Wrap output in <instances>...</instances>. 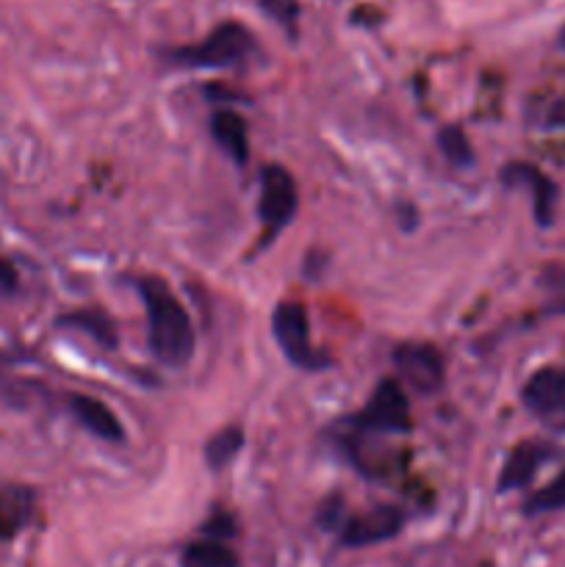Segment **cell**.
Wrapping results in <instances>:
<instances>
[{"label": "cell", "instance_id": "obj_19", "mask_svg": "<svg viewBox=\"0 0 565 567\" xmlns=\"http://www.w3.org/2000/svg\"><path fill=\"white\" fill-rule=\"evenodd\" d=\"M258 3L282 25H294L297 20V0H258Z\"/></svg>", "mask_w": 565, "mask_h": 567}, {"label": "cell", "instance_id": "obj_21", "mask_svg": "<svg viewBox=\"0 0 565 567\" xmlns=\"http://www.w3.org/2000/svg\"><path fill=\"white\" fill-rule=\"evenodd\" d=\"M17 286V271L14 266L9 264V260L0 258V288H6V291H11V288Z\"/></svg>", "mask_w": 565, "mask_h": 567}, {"label": "cell", "instance_id": "obj_3", "mask_svg": "<svg viewBox=\"0 0 565 567\" xmlns=\"http://www.w3.org/2000/svg\"><path fill=\"white\" fill-rule=\"evenodd\" d=\"M271 330L282 354L299 369H325V354H319L310 343L308 313L299 302H280L271 316Z\"/></svg>", "mask_w": 565, "mask_h": 567}, {"label": "cell", "instance_id": "obj_6", "mask_svg": "<svg viewBox=\"0 0 565 567\" xmlns=\"http://www.w3.org/2000/svg\"><path fill=\"white\" fill-rule=\"evenodd\" d=\"M297 183L288 175V169L282 166H266L264 175H260V203L258 214L269 230H280L297 214Z\"/></svg>", "mask_w": 565, "mask_h": 567}, {"label": "cell", "instance_id": "obj_22", "mask_svg": "<svg viewBox=\"0 0 565 567\" xmlns=\"http://www.w3.org/2000/svg\"><path fill=\"white\" fill-rule=\"evenodd\" d=\"M559 48L565 50V25H563V31H559Z\"/></svg>", "mask_w": 565, "mask_h": 567}, {"label": "cell", "instance_id": "obj_9", "mask_svg": "<svg viewBox=\"0 0 565 567\" xmlns=\"http://www.w3.org/2000/svg\"><path fill=\"white\" fill-rule=\"evenodd\" d=\"M70 410L72 415H75L78 424H81L83 430L92 432V435L103 437V441H111V443H120L122 437H125V430H122L120 419H116V415L111 413L100 399L86 396V393H72Z\"/></svg>", "mask_w": 565, "mask_h": 567}, {"label": "cell", "instance_id": "obj_5", "mask_svg": "<svg viewBox=\"0 0 565 567\" xmlns=\"http://www.w3.org/2000/svg\"><path fill=\"white\" fill-rule=\"evenodd\" d=\"M399 377L421 396H432L443 385V358L430 343H402L393 352Z\"/></svg>", "mask_w": 565, "mask_h": 567}, {"label": "cell", "instance_id": "obj_10", "mask_svg": "<svg viewBox=\"0 0 565 567\" xmlns=\"http://www.w3.org/2000/svg\"><path fill=\"white\" fill-rule=\"evenodd\" d=\"M37 498L22 485H0V540L20 535L33 518Z\"/></svg>", "mask_w": 565, "mask_h": 567}, {"label": "cell", "instance_id": "obj_12", "mask_svg": "<svg viewBox=\"0 0 565 567\" xmlns=\"http://www.w3.org/2000/svg\"><path fill=\"white\" fill-rule=\"evenodd\" d=\"M543 460H546V446H541V443H521L510 454L507 465H504L502 476H499V491H515V487L530 485Z\"/></svg>", "mask_w": 565, "mask_h": 567}, {"label": "cell", "instance_id": "obj_4", "mask_svg": "<svg viewBox=\"0 0 565 567\" xmlns=\"http://www.w3.org/2000/svg\"><path fill=\"white\" fill-rule=\"evenodd\" d=\"M352 424L363 432H410L413 419L402 385L397 380H382Z\"/></svg>", "mask_w": 565, "mask_h": 567}, {"label": "cell", "instance_id": "obj_16", "mask_svg": "<svg viewBox=\"0 0 565 567\" xmlns=\"http://www.w3.org/2000/svg\"><path fill=\"white\" fill-rule=\"evenodd\" d=\"M242 446H244L242 430L230 426V430H222L210 437L208 446H205V460H208L210 468H225V465L242 452Z\"/></svg>", "mask_w": 565, "mask_h": 567}, {"label": "cell", "instance_id": "obj_11", "mask_svg": "<svg viewBox=\"0 0 565 567\" xmlns=\"http://www.w3.org/2000/svg\"><path fill=\"white\" fill-rule=\"evenodd\" d=\"M210 136L214 142L230 155L236 164H247L249 161V138H247V125H244L242 116L236 111H216L210 116Z\"/></svg>", "mask_w": 565, "mask_h": 567}, {"label": "cell", "instance_id": "obj_7", "mask_svg": "<svg viewBox=\"0 0 565 567\" xmlns=\"http://www.w3.org/2000/svg\"><path fill=\"white\" fill-rule=\"evenodd\" d=\"M404 526L402 509L397 507H382L369 509V513L352 515V518H343L338 526V537H341V546L349 548H363L374 546V543H386L391 537H397Z\"/></svg>", "mask_w": 565, "mask_h": 567}, {"label": "cell", "instance_id": "obj_17", "mask_svg": "<svg viewBox=\"0 0 565 567\" xmlns=\"http://www.w3.org/2000/svg\"><path fill=\"white\" fill-rule=\"evenodd\" d=\"M565 507V471L559 476H554V482H548L546 487L535 493V496L526 502V513L541 515V513H554V509Z\"/></svg>", "mask_w": 565, "mask_h": 567}, {"label": "cell", "instance_id": "obj_2", "mask_svg": "<svg viewBox=\"0 0 565 567\" xmlns=\"http://www.w3.org/2000/svg\"><path fill=\"white\" fill-rule=\"evenodd\" d=\"M255 53V39L238 22H222L199 44L175 48L166 53L172 64L194 66V70H225L238 66Z\"/></svg>", "mask_w": 565, "mask_h": 567}, {"label": "cell", "instance_id": "obj_1", "mask_svg": "<svg viewBox=\"0 0 565 567\" xmlns=\"http://www.w3.org/2000/svg\"><path fill=\"white\" fill-rule=\"evenodd\" d=\"M136 288L147 310L150 349L164 365L181 369L194 354L192 316L161 277H142Z\"/></svg>", "mask_w": 565, "mask_h": 567}, {"label": "cell", "instance_id": "obj_20", "mask_svg": "<svg viewBox=\"0 0 565 567\" xmlns=\"http://www.w3.org/2000/svg\"><path fill=\"white\" fill-rule=\"evenodd\" d=\"M233 520L227 518V515H216L214 520H208V524L203 526V535L205 537H216V540H225V537L233 535Z\"/></svg>", "mask_w": 565, "mask_h": 567}, {"label": "cell", "instance_id": "obj_14", "mask_svg": "<svg viewBox=\"0 0 565 567\" xmlns=\"http://www.w3.org/2000/svg\"><path fill=\"white\" fill-rule=\"evenodd\" d=\"M238 559L230 548L216 537L197 540L183 551V567H236Z\"/></svg>", "mask_w": 565, "mask_h": 567}, {"label": "cell", "instance_id": "obj_8", "mask_svg": "<svg viewBox=\"0 0 565 567\" xmlns=\"http://www.w3.org/2000/svg\"><path fill=\"white\" fill-rule=\"evenodd\" d=\"M524 404L537 415H565V369H541L524 385Z\"/></svg>", "mask_w": 565, "mask_h": 567}, {"label": "cell", "instance_id": "obj_15", "mask_svg": "<svg viewBox=\"0 0 565 567\" xmlns=\"http://www.w3.org/2000/svg\"><path fill=\"white\" fill-rule=\"evenodd\" d=\"M59 324L86 332V336H92L94 341L103 343V347H109V349L116 347L114 324H111L103 313H94V310H75V313L61 316Z\"/></svg>", "mask_w": 565, "mask_h": 567}, {"label": "cell", "instance_id": "obj_13", "mask_svg": "<svg viewBox=\"0 0 565 567\" xmlns=\"http://www.w3.org/2000/svg\"><path fill=\"white\" fill-rule=\"evenodd\" d=\"M502 177L510 183H530V188L535 192L537 221H541V225H548V221H552L554 199H557V194H554V183L548 181V177H543L541 172L532 169V166H524V164L507 166Z\"/></svg>", "mask_w": 565, "mask_h": 567}, {"label": "cell", "instance_id": "obj_18", "mask_svg": "<svg viewBox=\"0 0 565 567\" xmlns=\"http://www.w3.org/2000/svg\"><path fill=\"white\" fill-rule=\"evenodd\" d=\"M438 142H441L443 155H446V158L452 161L454 166H469L471 161H474V153H471L469 138H465V133L460 131L458 125H449L446 131H441Z\"/></svg>", "mask_w": 565, "mask_h": 567}]
</instances>
